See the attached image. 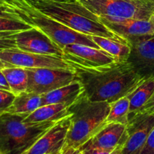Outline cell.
I'll use <instances>...</instances> for the list:
<instances>
[{
	"label": "cell",
	"mask_w": 154,
	"mask_h": 154,
	"mask_svg": "<svg viewBox=\"0 0 154 154\" xmlns=\"http://www.w3.org/2000/svg\"><path fill=\"white\" fill-rule=\"evenodd\" d=\"M72 67L84 94L93 102L112 103L130 94L145 80L127 61H116L97 68Z\"/></svg>",
	"instance_id": "cell-1"
},
{
	"label": "cell",
	"mask_w": 154,
	"mask_h": 154,
	"mask_svg": "<svg viewBox=\"0 0 154 154\" xmlns=\"http://www.w3.org/2000/svg\"><path fill=\"white\" fill-rule=\"evenodd\" d=\"M42 13L69 28L88 35L125 41L107 28L99 17L90 11L78 0L56 2L52 0H27ZM126 42V41H125Z\"/></svg>",
	"instance_id": "cell-2"
},
{
	"label": "cell",
	"mask_w": 154,
	"mask_h": 154,
	"mask_svg": "<svg viewBox=\"0 0 154 154\" xmlns=\"http://www.w3.org/2000/svg\"><path fill=\"white\" fill-rule=\"evenodd\" d=\"M2 10L32 27L39 29L62 49L72 44L84 45L100 49L93 42L91 35L75 31L45 15L33 7L27 0H5Z\"/></svg>",
	"instance_id": "cell-3"
},
{
	"label": "cell",
	"mask_w": 154,
	"mask_h": 154,
	"mask_svg": "<svg viewBox=\"0 0 154 154\" xmlns=\"http://www.w3.org/2000/svg\"><path fill=\"white\" fill-rule=\"evenodd\" d=\"M110 108L108 102H93L84 93L69 107L71 125L64 148L79 149L90 141L105 125Z\"/></svg>",
	"instance_id": "cell-4"
},
{
	"label": "cell",
	"mask_w": 154,
	"mask_h": 154,
	"mask_svg": "<svg viewBox=\"0 0 154 154\" xmlns=\"http://www.w3.org/2000/svg\"><path fill=\"white\" fill-rule=\"evenodd\" d=\"M29 114L0 115V153L23 154L57 121L24 123Z\"/></svg>",
	"instance_id": "cell-5"
},
{
	"label": "cell",
	"mask_w": 154,
	"mask_h": 154,
	"mask_svg": "<svg viewBox=\"0 0 154 154\" xmlns=\"http://www.w3.org/2000/svg\"><path fill=\"white\" fill-rule=\"evenodd\" d=\"M99 17L149 19L154 15V2L149 0H78Z\"/></svg>",
	"instance_id": "cell-6"
},
{
	"label": "cell",
	"mask_w": 154,
	"mask_h": 154,
	"mask_svg": "<svg viewBox=\"0 0 154 154\" xmlns=\"http://www.w3.org/2000/svg\"><path fill=\"white\" fill-rule=\"evenodd\" d=\"M28 74L26 92L43 95L77 80L73 69L25 68Z\"/></svg>",
	"instance_id": "cell-7"
},
{
	"label": "cell",
	"mask_w": 154,
	"mask_h": 154,
	"mask_svg": "<svg viewBox=\"0 0 154 154\" xmlns=\"http://www.w3.org/2000/svg\"><path fill=\"white\" fill-rule=\"evenodd\" d=\"M99 18L107 28L129 45L154 37V15L149 19Z\"/></svg>",
	"instance_id": "cell-8"
},
{
	"label": "cell",
	"mask_w": 154,
	"mask_h": 154,
	"mask_svg": "<svg viewBox=\"0 0 154 154\" xmlns=\"http://www.w3.org/2000/svg\"><path fill=\"white\" fill-rule=\"evenodd\" d=\"M0 60L7 67L73 69L62 57L26 52L18 48L0 51Z\"/></svg>",
	"instance_id": "cell-9"
},
{
	"label": "cell",
	"mask_w": 154,
	"mask_h": 154,
	"mask_svg": "<svg viewBox=\"0 0 154 154\" xmlns=\"http://www.w3.org/2000/svg\"><path fill=\"white\" fill-rule=\"evenodd\" d=\"M63 58L72 66L97 68L116 62L115 59L102 49L84 45L72 44L63 48Z\"/></svg>",
	"instance_id": "cell-10"
},
{
	"label": "cell",
	"mask_w": 154,
	"mask_h": 154,
	"mask_svg": "<svg viewBox=\"0 0 154 154\" xmlns=\"http://www.w3.org/2000/svg\"><path fill=\"white\" fill-rule=\"evenodd\" d=\"M154 127V114L138 112L128 116V138L123 154H139Z\"/></svg>",
	"instance_id": "cell-11"
},
{
	"label": "cell",
	"mask_w": 154,
	"mask_h": 154,
	"mask_svg": "<svg viewBox=\"0 0 154 154\" xmlns=\"http://www.w3.org/2000/svg\"><path fill=\"white\" fill-rule=\"evenodd\" d=\"M71 116L57 121L23 154L61 153L70 127Z\"/></svg>",
	"instance_id": "cell-12"
},
{
	"label": "cell",
	"mask_w": 154,
	"mask_h": 154,
	"mask_svg": "<svg viewBox=\"0 0 154 154\" xmlns=\"http://www.w3.org/2000/svg\"><path fill=\"white\" fill-rule=\"evenodd\" d=\"M16 43L18 49L26 52L63 57V49L35 27L18 32L16 34Z\"/></svg>",
	"instance_id": "cell-13"
},
{
	"label": "cell",
	"mask_w": 154,
	"mask_h": 154,
	"mask_svg": "<svg viewBox=\"0 0 154 154\" xmlns=\"http://www.w3.org/2000/svg\"><path fill=\"white\" fill-rule=\"evenodd\" d=\"M127 138L126 126L117 123H107L79 149L98 148L114 150L119 147H124Z\"/></svg>",
	"instance_id": "cell-14"
},
{
	"label": "cell",
	"mask_w": 154,
	"mask_h": 154,
	"mask_svg": "<svg viewBox=\"0 0 154 154\" xmlns=\"http://www.w3.org/2000/svg\"><path fill=\"white\" fill-rule=\"evenodd\" d=\"M127 62L144 79L154 78V37L130 45Z\"/></svg>",
	"instance_id": "cell-15"
},
{
	"label": "cell",
	"mask_w": 154,
	"mask_h": 154,
	"mask_svg": "<svg viewBox=\"0 0 154 154\" xmlns=\"http://www.w3.org/2000/svg\"><path fill=\"white\" fill-rule=\"evenodd\" d=\"M84 93L79 81L75 80L68 85L42 95V106L51 104H64L69 107Z\"/></svg>",
	"instance_id": "cell-16"
},
{
	"label": "cell",
	"mask_w": 154,
	"mask_h": 154,
	"mask_svg": "<svg viewBox=\"0 0 154 154\" xmlns=\"http://www.w3.org/2000/svg\"><path fill=\"white\" fill-rule=\"evenodd\" d=\"M72 115L69 107L64 104H51L41 106L29 114L24 123H40L45 121H59Z\"/></svg>",
	"instance_id": "cell-17"
},
{
	"label": "cell",
	"mask_w": 154,
	"mask_h": 154,
	"mask_svg": "<svg viewBox=\"0 0 154 154\" xmlns=\"http://www.w3.org/2000/svg\"><path fill=\"white\" fill-rule=\"evenodd\" d=\"M91 37L100 49L112 55L116 61H127L131 51V47L127 42L102 36L91 35Z\"/></svg>",
	"instance_id": "cell-18"
},
{
	"label": "cell",
	"mask_w": 154,
	"mask_h": 154,
	"mask_svg": "<svg viewBox=\"0 0 154 154\" xmlns=\"http://www.w3.org/2000/svg\"><path fill=\"white\" fill-rule=\"evenodd\" d=\"M154 92V78L145 79L133 92L129 99V115L138 113L150 99Z\"/></svg>",
	"instance_id": "cell-19"
},
{
	"label": "cell",
	"mask_w": 154,
	"mask_h": 154,
	"mask_svg": "<svg viewBox=\"0 0 154 154\" xmlns=\"http://www.w3.org/2000/svg\"><path fill=\"white\" fill-rule=\"evenodd\" d=\"M42 106V95L24 92L15 97L7 112L30 114Z\"/></svg>",
	"instance_id": "cell-20"
},
{
	"label": "cell",
	"mask_w": 154,
	"mask_h": 154,
	"mask_svg": "<svg viewBox=\"0 0 154 154\" xmlns=\"http://www.w3.org/2000/svg\"><path fill=\"white\" fill-rule=\"evenodd\" d=\"M2 72L7 79L11 92L15 96L26 92L28 86V74L22 67H6Z\"/></svg>",
	"instance_id": "cell-21"
},
{
	"label": "cell",
	"mask_w": 154,
	"mask_h": 154,
	"mask_svg": "<svg viewBox=\"0 0 154 154\" xmlns=\"http://www.w3.org/2000/svg\"><path fill=\"white\" fill-rule=\"evenodd\" d=\"M110 111L105 120V124L111 123L128 124L129 110V99L126 96L110 104Z\"/></svg>",
	"instance_id": "cell-22"
},
{
	"label": "cell",
	"mask_w": 154,
	"mask_h": 154,
	"mask_svg": "<svg viewBox=\"0 0 154 154\" xmlns=\"http://www.w3.org/2000/svg\"><path fill=\"white\" fill-rule=\"evenodd\" d=\"M32 26L0 9V32L23 31Z\"/></svg>",
	"instance_id": "cell-23"
},
{
	"label": "cell",
	"mask_w": 154,
	"mask_h": 154,
	"mask_svg": "<svg viewBox=\"0 0 154 154\" xmlns=\"http://www.w3.org/2000/svg\"><path fill=\"white\" fill-rule=\"evenodd\" d=\"M17 32L18 31L0 32V51L17 48L16 43V34Z\"/></svg>",
	"instance_id": "cell-24"
},
{
	"label": "cell",
	"mask_w": 154,
	"mask_h": 154,
	"mask_svg": "<svg viewBox=\"0 0 154 154\" xmlns=\"http://www.w3.org/2000/svg\"><path fill=\"white\" fill-rule=\"evenodd\" d=\"M15 97L16 96L12 92L0 89V115L7 112Z\"/></svg>",
	"instance_id": "cell-25"
},
{
	"label": "cell",
	"mask_w": 154,
	"mask_h": 154,
	"mask_svg": "<svg viewBox=\"0 0 154 154\" xmlns=\"http://www.w3.org/2000/svg\"><path fill=\"white\" fill-rule=\"evenodd\" d=\"M139 154H154V127Z\"/></svg>",
	"instance_id": "cell-26"
},
{
	"label": "cell",
	"mask_w": 154,
	"mask_h": 154,
	"mask_svg": "<svg viewBox=\"0 0 154 154\" xmlns=\"http://www.w3.org/2000/svg\"><path fill=\"white\" fill-rule=\"evenodd\" d=\"M138 112H144L154 114V92L150 99L147 101V103L142 107V108Z\"/></svg>",
	"instance_id": "cell-27"
},
{
	"label": "cell",
	"mask_w": 154,
	"mask_h": 154,
	"mask_svg": "<svg viewBox=\"0 0 154 154\" xmlns=\"http://www.w3.org/2000/svg\"><path fill=\"white\" fill-rule=\"evenodd\" d=\"M84 154H109L112 150H106L98 148H88L81 150Z\"/></svg>",
	"instance_id": "cell-28"
},
{
	"label": "cell",
	"mask_w": 154,
	"mask_h": 154,
	"mask_svg": "<svg viewBox=\"0 0 154 154\" xmlns=\"http://www.w3.org/2000/svg\"><path fill=\"white\" fill-rule=\"evenodd\" d=\"M0 89L1 90L11 91L10 87H9L7 79H6L4 73H3L2 69H0Z\"/></svg>",
	"instance_id": "cell-29"
},
{
	"label": "cell",
	"mask_w": 154,
	"mask_h": 154,
	"mask_svg": "<svg viewBox=\"0 0 154 154\" xmlns=\"http://www.w3.org/2000/svg\"><path fill=\"white\" fill-rule=\"evenodd\" d=\"M122 149H123L122 147H117L115 150H112L111 153H109V154H123V153H122Z\"/></svg>",
	"instance_id": "cell-30"
},
{
	"label": "cell",
	"mask_w": 154,
	"mask_h": 154,
	"mask_svg": "<svg viewBox=\"0 0 154 154\" xmlns=\"http://www.w3.org/2000/svg\"><path fill=\"white\" fill-rule=\"evenodd\" d=\"M6 67H7V66H6V65L5 64V63H3L1 60H0V69H3Z\"/></svg>",
	"instance_id": "cell-31"
},
{
	"label": "cell",
	"mask_w": 154,
	"mask_h": 154,
	"mask_svg": "<svg viewBox=\"0 0 154 154\" xmlns=\"http://www.w3.org/2000/svg\"><path fill=\"white\" fill-rule=\"evenodd\" d=\"M74 154H84V153H83V152L81 151L80 149H77V150H75V153H74Z\"/></svg>",
	"instance_id": "cell-32"
},
{
	"label": "cell",
	"mask_w": 154,
	"mask_h": 154,
	"mask_svg": "<svg viewBox=\"0 0 154 154\" xmlns=\"http://www.w3.org/2000/svg\"><path fill=\"white\" fill-rule=\"evenodd\" d=\"M52 1H56V2H69V1H72V0H52Z\"/></svg>",
	"instance_id": "cell-33"
},
{
	"label": "cell",
	"mask_w": 154,
	"mask_h": 154,
	"mask_svg": "<svg viewBox=\"0 0 154 154\" xmlns=\"http://www.w3.org/2000/svg\"><path fill=\"white\" fill-rule=\"evenodd\" d=\"M4 1H5V0H0V9H1V7H2V5Z\"/></svg>",
	"instance_id": "cell-34"
},
{
	"label": "cell",
	"mask_w": 154,
	"mask_h": 154,
	"mask_svg": "<svg viewBox=\"0 0 154 154\" xmlns=\"http://www.w3.org/2000/svg\"><path fill=\"white\" fill-rule=\"evenodd\" d=\"M149 1H153V2H154V0H149Z\"/></svg>",
	"instance_id": "cell-35"
},
{
	"label": "cell",
	"mask_w": 154,
	"mask_h": 154,
	"mask_svg": "<svg viewBox=\"0 0 154 154\" xmlns=\"http://www.w3.org/2000/svg\"><path fill=\"white\" fill-rule=\"evenodd\" d=\"M0 154H2V153H0Z\"/></svg>",
	"instance_id": "cell-36"
}]
</instances>
